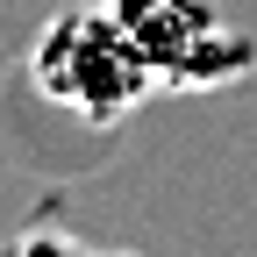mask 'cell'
Segmentation results:
<instances>
[{"instance_id": "cell-2", "label": "cell", "mask_w": 257, "mask_h": 257, "mask_svg": "<svg viewBox=\"0 0 257 257\" xmlns=\"http://www.w3.org/2000/svg\"><path fill=\"white\" fill-rule=\"evenodd\" d=\"M107 8L143 43L165 93H207V86H229L257 64V43L221 22L214 0H107Z\"/></svg>"}, {"instance_id": "cell-1", "label": "cell", "mask_w": 257, "mask_h": 257, "mask_svg": "<svg viewBox=\"0 0 257 257\" xmlns=\"http://www.w3.org/2000/svg\"><path fill=\"white\" fill-rule=\"evenodd\" d=\"M29 79L50 107H64L86 128H121L150 93H165L157 64L143 57V43L121 29V15L107 0L50 15L29 43Z\"/></svg>"}]
</instances>
